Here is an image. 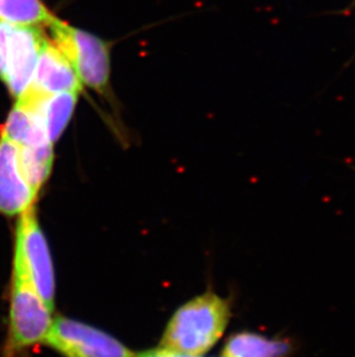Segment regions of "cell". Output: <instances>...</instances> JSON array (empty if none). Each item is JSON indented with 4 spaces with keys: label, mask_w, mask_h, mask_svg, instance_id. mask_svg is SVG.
Segmentation results:
<instances>
[{
    "label": "cell",
    "mask_w": 355,
    "mask_h": 357,
    "mask_svg": "<svg viewBox=\"0 0 355 357\" xmlns=\"http://www.w3.org/2000/svg\"><path fill=\"white\" fill-rule=\"evenodd\" d=\"M231 317L230 302L214 293L195 297L168 323L159 348L175 354L200 357L217 344Z\"/></svg>",
    "instance_id": "6da1fadb"
},
{
    "label": "cell",
    "mask_w": 355,
    "mask_h": 357,
    "mask_svg": "<svg viewBox=\"0 0 355 357\" xmlns=\"http://www.w3.org/2000/svg\"><path fill=\"white\" fill-rule=\"evenodd\" d=\"M51 314L52 311L28 279L19 257L14 255L10 337L3 357H12L15 351L44 342L54 321Z\"/></svg>",
    "instance_id": "7a4b0ae2"
},
{
    "label": "cell",
    "mask_w": 355,
    "mask_h": 357,
    "mask_svg": "<svg viewBox=\"0 0 355 357\" xmlns=\"http://www.w3.org/2000/svg\"><path fill=\"white\" fill-rule=\"evenodd\" d=\"M52 42L66 56L82 84L104 91L111 73L110 50L104 40L54 17L49 24Z\"/></svg>",
    "instance_id": "3957f363"
},
{
    "label": "cell",
    "mask_w": 355,
    "mask_h": 357,
    "mask_svg": "<svg viewBox=\"0 0 355 357\" xmlns=\"http://www.w3.org/2000/svg\"><path fill=\"white\" fill-rule=\"evenodd\" d=\"M14 255L19 257L28 279L31 280L44 303L54 312L56 289L54 264L47 238L37 220L35 206L20 215Z\"/></svg>",
    "instance_id": "277c9868"
},
{
    "label": "cell",
    "mask_w": 355,
    "mask_h": 357,
    "mask_svg": "<svg viewBox=\"0 0 355 357\" xmlns=\"http://www.w3.org/2000/svg\"><path fill=\"white\" fill-rule=\"evenodd\" d=\"M44 344L65 357H136L103 331L66 317L54 319Z\"/></svg>",
    "instance_id": "5b68a950"
},
{
    "label": "cell",
    "mask_w": 355,
    "mask_h": 357,
    "mask_svg": "<svg viewBox=\"0 0 355 357\" xmlns=\"http://www.w3.org/2000/svg\"><path fill=\"white\" fill-rule=\"evenodd\" d=\"M47 38L40 28L10 24L7 38L6 68L1 80L20 98L31 86L40 49Z\"/></svg>",
    "instance_id": "8992f818"
},
{
    "label": "cell",
    "mask_w": 355,
    "mask_h": 357,
    "mask_svg": "<svg viewBox=\"0 0 355 357\" xmlns=\"http://www.w3.org/2000/svg\"><path fill=\"white\" fill-rule=\"evenodd\" d=\"M37 195L21 170L19 147L0 138V214L21 215L35 206Z\"/></svg>",
    "instance_id": "52a82bcc"
},
{
    "label": "cell",
    "mask_w": 355,
    "mask_h": 357,
    "mask_svg": "<svg viewBox=\"0 0 355 357\" xmlns=\"http://www.w3.org/2000/svg\"><path fill=\"white\" fill-rule=\"evenodd\" d=\"M84 84L66 56L50 40H44L36 70L28 89L38 94L52 95L64 91L80 93Z\"/></svg>",
    "instance_id": "ba28073f"
},
{
    "label": "cell",
    "mask_w": 355,
    "mask_h": 357,
    "mask_svg": "<svg viewBox=\"0 0 355 357\" xmlns=\"http://www.w3.org/2000/svg\"><path fill=\"white\" fill-rule=\"evenodd\" d=\"M291 349L288 341L242 332L228 339L221 357H286Z\"/></svg>",
    "instance_id": "9c48e42d"
},
{
    "label": "cell",
    "mask_w": 355,
    "mask_h": 357,
    "mask_svg": "<svg viewBox=\"0 0 355 357\" xmlns=\"http://www.w3.org/2000/svg\"><path fill=\"white\" fill-rule=\"evenodd\" d=\"M79 93H57L47 95L42 103V115L47 138L52 144L58 142L73 117Z\"/></svg>",
    "instance_id": "30bf717a"
},
{
    "label": "cell",
    "mask_w": 355,
    "mask_h": 357,
    "mask_svg": "<svg viewBox=\"0 0 355 357\" xmlns=\"http://www.w3.org/2000/svg\"><path fill=\"white\" fill-rule=\"evenodd\" d=\"M40 0H0V21L15 26H49L54 20Z\"/></svg>",
    "instance_id": "8fae6325"
},
{
    "label": "cell",
    "mask_w": 355,
    "mask_h": 357,
    "mask_svg": "<svg viewBox=\"0 0 355 357\" xmlns=\"http://www.w3.org/2000/svg\"><path fill=\"white\" fill-rule=\"evenodd\" d=\"M54 144L19 147L21 170L33 189L38 192L47 182L54 165Z\"/></svg>",
    "instance_id": "7c38bea8"
},
{
    "label": "cell",
    "mask_w": 355,
    "mask_h": 357,
    "mask_svg": "<svg viewBox=\"0 0 355 357\" xmlns=\"http://www.w3.org/2000/svg\"><path fill=\"white\" fill-rule=\"evenodd\" d=\"M136 357H191L186 356V355L175 354L171 351H163L161 348L155 349V351H145L141 354H136Z\"/></svg>",
    "instance_id": "4fadbf2b"
}]
</instances>
